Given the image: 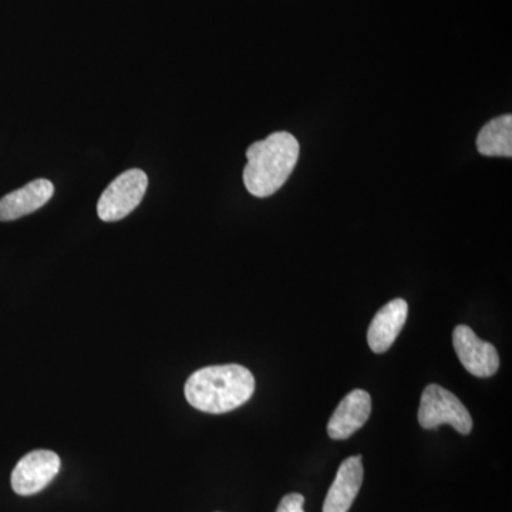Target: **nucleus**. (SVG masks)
Returning <instances> with one entry per match:
<instances>
[{
  "instance_id": "f257e3e1",
  "label": "nucleus",
  "mask_w": 512,
  "mask_h": 512,
  "mask_svg": "<svg viewBox=\"0 0 512 512\" xmlns=\"http://www.w3.org/2000/svg\"><path fill=\"white\" fill-rule=\"evenodd\" d=\"M255 392L254 375L241 365L204 367L188 377L185 399L194 409L222 414L249 402Z\"/></svg>"
},
{
  "instance_id": "f03ea898",
  "label": "nucleus",
  "mask_w": 512,
  "mask_h": 512,
  "mask_svg": "<svg viewBox=\"0 0 512 512\" xmlns=\"http://www.w3.org/2000/svg\"><path fill=\"white\" fill-rule=\"evenodd\" d=\"M298 140L286 131L271 134L248 148L244 184L249 194L266 198L281 190L299 160Z\"/></svg>"
},
{
  "instance_id": "6e6552de",
  "label": "nucleus",
  "mask_w": 512,
  "mask_h": 512,
  "mask_svg": "<svg viewBox=\"0 0 512 512\" xmlns=\"http://www.w3.org/2000/svg\"><path fill=\"white\" fill-rule=\"evenodd\" d=\"M407 313L409 305L404 299H394L376 313L367 330V343L373 352L384 353L392 348L406 325Z\"/></svg>"
},
{
  "instance_id": "9b49d317",
  "label": "nucleus",
  "mask_w": 512,
  "mask_h": 512,
  "mask_svg": "<svg viewBox=\"0 0 512 512\" xmlns=\"http://www.w3.org/2000/svg\"><path fill=\"white\" fill-rule=\"evenodd\" d=\"M477 150L485 157H512V116L504 114L481 128Z\"/></svg>"
},
{
  "instance_id": "20e7f679",
  "label": "nucleus",
  "mask_w": 512,
  "mask_h": 512,
  "mask_svg": "<svg viewBox=\"0 0 512 512\" xmlns=\"http://www.w3.org/2000/svg\"><path fill=\"white\" fill-rule=\"evenodd\" d=\"M148 177L143 170H128L120 174L101 194L97 214L104 222L123 220L143 201Z\"/></svg>"
},
{
  "instance_id": "9d476101",
  "label": "nucleus",
  "mask_w": 512,
  "mask_h": 512,
  "mask_svg": "<svg viewBox=\"0 0 512 512\" xmlns=\"http://www.w3.org/2000/svg\"><path fill=\"white\" fill-rule=\"evenodd\" d=\"M53 192H55V185L43 178L10 192L0 200V221L19 220V218L40 210L53 197Z\"/></svg>"
},
{
  "instance_id": "1a4fd4ad",
  "label": "nucleus",
  "mask_w": 512,
  "mask_h": 512,
  "mask_svg": "<svg viewBox=\"0 0 512 512\" xmlns=\"http://www.w3.org/2000/svg\"><path fill=\"white\" fill-rule=\"evenodd\" d=\"M362 457L346 458L326 495L323 512H349L363 483Z\"/></svg>"
},
{
  "instance_id": "f8f14e48",
  "label": "nucleus",
  "mask_w": 512,
  "mask_h": 512,
  "mask_svg": "<svg viewBox=\"0 0 512 512\" xmlns=\"http://www.w3.org/2000/svg\"><path fill=\"white\" fill-rule=\"evenodd\" d=\"M303 504H305V497L301 494H288L282 498L276 512H305L303 511Z\"/></svg>"
},
{
  "instance_id": "423d86ee",
  "label": "nucleus",
  "mask_w": 512,
  "mask_h": 512,
  "mask_svg": "<svg viewBox=\"0 0 512 512\" xmlns=\"http://www.w3.org/2000/svg\"><path fill=\"white\" fill-rule=\"evenodd\" d=\"M453 346L461 365L473 376L491 377L500 369L497 349L490 342L478 338L466 325H458L454 329Z\"/></svg>"
},
{
  "instance_id": "7ed1b4c3",
  "label": "nucleus",
  "mask_w": 512,
  "mask_h": 512,
  "mask_svg": "<svg viewBox=\"0 0 512 512\" xmlns=\"http://www.w3.org/2000/svg\"><path fill=\"white\" fill-rule=\"evenodd\" d=\"M419 423L423 429L433 430L443 424H450L458 433L467 434L473 430V419L467 407L439 384H429L421 394Z\"/></svg>"
},
{
  "instance_id": "0eeeda50",
  "label": "nucleus",
  "mask_w": 512,
  "mask_h": 512,
  "mask_svg": "<svg viewBox=\"0 0 512 512\" xmlns=\"http://www.w3.org/2000/svg\"><path fill=\"white\" fill-rule=\"evenodd\" d=\"M372 413V397L362 389L350 392L336 407L328 424V434L333 440H346L365 426Z\"/></svg>"
},
{
  "instance_id": "39448f33",
  "label": "nucleus",
  "mask_w": 512,
  "mask_h": 512,
  "mask_svg": "<svg viewBox=\"0 0 512 512\" xmlns=\"http://www.w3.org/2000/svg\"><path fill=\"white\" fill-rule=\"evenodd\" d=\"M60 466L62 461L55 451L35 450L26 454L20 458L10 478L13 491L23 497L40 493L55 480Z\"/></svg>"
}]
</instances>
